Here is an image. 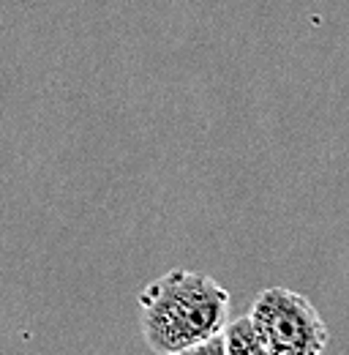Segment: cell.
I'll list each match as a JSON object with an SVG mask.
<instances>
[{
    "label": "cell",
    "mask_w": 349,
    "mask_h": 355,
    "mask_svg": "<svg viewBox=\"0 0 349 355\" xmlns=\"http://www.w3.org/2000/svg\"><path fill=\"white\" fill-rule=\"evenodd\" d=\"M229 290L211 273L172 268L139 293V328L145 345L159 355L177 353L224 331Z\"/></svg>",
    "instance_id": "cell-1"
},
{
    "label": "cell",
    "mask_w": 349,
    "mask_h": 355,
    "mask_svg": "<svg viewBox=\"0 0 349 355\" xmlns=\"http://www.w3.org/2000/svg\"><path fill=\"white\" fill-rule=\"evenodd\" d=\"M246 317L267 355H322L330 339L316 306L289 287L262 290Z\"/></svg>",
    "instance_id": "cell-2"
},
{
    "label": "cell",
    "mask_w": 349,
    "mask_h": 355,
    "mask_svg": "<svg viewBox=\"0 0 349 355\" xmlns=\"http://www.w3.org/2000/svg\"><path fill=\"white\" fill-rule=\"evenodd\" d=\"M221 336H224V355H267L260 336L254 334V328L249 322V317L226 320Z\"/></svg>",
    "instance_id": "cell-3"
},
{
    "label": "cell",
    "mask_w": 349,
    "mask_h": 355,
    "mask_svg": "<svg viewBox=\"0 0 349 355\" xmlns=\"http://www.w3.org/2000/svg\"><path fill=\"white\" fill-rule=\"evenodd\" d=\"M170 355H224V336L221 334L208 336V339H202L197 345H188V347H183V350Z\"/></svg>",
    "instance_id": "cell-4"
}]
</instances>
